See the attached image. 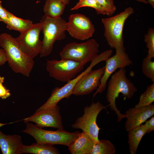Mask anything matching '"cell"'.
Segmentation results:
<instances>
[{
    "mask_svg": "<svg viewBox=\"0 0 154 154\" xmlns=\"http://www.w3.org/2000/svg\"><path fill=\"white\" fill-rule=\"evenodd\" d=\"M0 46L5 50L7 62L12 70L15 73L29 77L33 67L34 61L22 51L15 38L6 33L1 34Z\"/></svg>",
    "mask_w": 154,
    "mask_h": 154,
    "instance_id": "cell-1",
    "label": "cell"
},
{
    "mask_svg": "<svg viewBox=\"0 0 154 154\" xmlns=\"http://www.w3.org/2000/svg\"><path fill=\"white\" fill-rule=\"evenodd\" d=\"M137 91V89L133 84L127 78L125 68L119 69L111 76L108 82L106 98L111 110L114 111L117 115L118 122L123 118H126L127 116L121 114L117 108L116 99L120 93L127 99H130Z\"/></svg>",
    "mask_w": 154,
    "mask_h": 154,
    "instance_id": "cell-2",
    "label": "cell"
},
{
    "mask_svg": "<svg viewBox=\"0 0 154 154\" xmlns=\"http://www.w3.org/2000/svg\"><path fill=\"white\" fill-rule=\"evenodd\" d=\"M40 23L44 35L40 54L42 57L47 56L51 53L56 41L65 38L67 22L61 17L53 18L44 15Z\"/></svg>",
    "mask_w": 154,
    "mask_h": 154,
    "instance_id": "cell-3",
    "label": "cell"
},
{
    "mask_svg": "<svg viewBox=\"0 0 154 154\" xmlns=\"http://www.w3.org/2000/svg\"><path fill=\"white\" fill-rule=\"evenodd\" d=\"M134 12L133 9L129 7L114 16L102 19L104 36L110 48L125 49L123 37L124 26L126 20Z\"/></svg>",
    "mask_w": 154,
    "mask_h": 154,
    "instance_id": "cell-4",
    "label": "cell"
},
{
    "mask_svg": "<svg viewBox=\"0 0 154 154\" xmlns=\"http://www.w3.org/2000/svg\"><path fill=\"white\" fill-rule=\"evenodd\" d=\"M25 129L22 131L32 136L37 143L61 145L69 147L80 132H68L64 129L55 131L43 129L36 125L26 123Z\"/></svg>",
    "mask_w": 154,
    "mask_h": 154,
    "instance_id": "cell-5",
    "label": "cell"
},
{
    "mask_svg": "<svg viewBox=\"0 0 154 154\" xmlns=\"http://www.w3.org/2000/svg\"><path fill=\"white\" fill-rule=\"evenodd\" d=\"M99 45L94 39L80 43L74 42L66 45L60 52L61 59L69 60L85 65L98 55Z\"/></svg>",
    "mask_w": 154,
    "mask_h": 154,
    "instance_id": "cell-6",
    "label": "cell"
},
{
    "mask_svg": "<svg viewBox=\"0 0 154 154\" xmlns=\"http://www.w3.org/2000/svg\"><path fill=\"white\" fill-rule=\"evenodd\" d=\"M107 106L102 104L99 101L93 102L90 106L85 107L84 113L79 117L71 125L75 129H80L91 137L96 142L98 141V134L100 128L96 123L97 116L103 109H106Z\"/></svg>",
    "mask_w": 154,
    "mask_h": 154,
    "instance_id": "cell-7",
    "label": "cell"
},
{
    "mask_svg": "<svg viewBox=\"0 0 154 154\" xmlns=\"http://www.w3.org/2000/svg\"><path fill=\"white\" fill-rule=\"evenodd\" d=\"M84 65L69 60H47L46 69L50 77L60 81L67 82L75 78L83 69Z\"/></svg>",
    "mask_w": 154,
    "mask_h": 154,
    "instance_id": "cell-8",
    "label": "cell"
},
{
    "mask_svg": "<svg viewBox=\"0 0 154 154\" xmlns=\"http://www.w3.org/2000/svg\"><path fill=\"white\" fill-rule=\"evenodd\" d=\"M41 30L40 23L33 24L30 28L20 33L19 35L15 38L22 51L33 59L41 51L42 43L39 39V35Z\"/></svg>",
    "mask_w": 154,
    "mask_h": 154,
    "instance_id": "cell-9",
    "label": "cell"
},
{
    "mask_svg": "<svg viewBox=\"0 0 154 154\" xmlns=\"http://www.w3.org/2000/svg\"><path fill=\"white\" fill-rule=\"evenodd\" d=\"M66 31L72 38L84 40L92 37L95 29L89 17L82 14L76 13L70 15Z\"/></svg>",
    "mask_w": 154,
    "mask_h": 154,
    "instance_id": "cell-10",
    "label": "cell"
},
{
    "mask_svg": "<svg viewBox=\"0 0 154 154\" xmlns=\"http://www.w3.org/2000/svg\"><path fill=\"white\" fill-rule=\"evenodd\" d=\"M116 54L108 58L105 61L104 74L100 81V85L93 95V99L98 93L101 94L106 89L108 80L116 70L125 68L133 64V62L125 52V49H116Z\"/></svg>",
    "mask_w": 154,
    "mask_h": 154,
    "instance_id": "cell-11",
    "label": "cell"
},
{
    "mask_svg": "<svg viewBox=\"0 0 154 154\" xmlns=\"http://www.w3.org/2000/svg\"><path fill=\"white\" fill-rule=\"evenodd\" d=\"M26 123L32 121L41 128L52 127L58 129H64L60 109L57 105L55 108L36 111L31 116L23 119Z\"/></svg>",
    "mask_w": 154,
    "mask_h": 154,
    "instance_id": "cell-12",
    "label": "cell"
},
{
    "mask_svg": "<svg viewBox=\"0 0 154 154\" xmlns=\"http://www.w3.org/2000/svg\"><path fill=\"white\" fill-rule=\"evenodd\" d=\"M105 66L95 70L91 69L78 80L74 87L72 94L83 96L89 94L96 90L104 72Z\"/></svg>",
    "mask_w": 154,
    "mask_h": 154,
    "instance_id": "cell-13",
    "label": "cell"
},
{
    "mask_svg": "<svg viewBox=\"0 0 154 154\" xmlns=\"http://www.w3.org/2000/svg\"><path fill=\"white\" fill-rule=\"evenodd\" d=\"M127 120L125 123L126 130L128 131L136 128L154 114V105L137 108H130L125 112Z\"/></svg>",
    "mask_w": 154,
    "mask_h": 154,
    "instance_id": "cell-14",
    "label": "cell"
},
{
    "mask_svg": "<svg viewBox=\"0 0 154 154\" xmlns=\"http://www.w3.org/2000/svg\"><path fill=\"white\" fill-rule=\"evenodd\" d=\"M100 61L99 58H95L91 61L90 64L86 69L76 77L67 82L62 87L54 88L53 90V94L55 99L59 101L64 98H68L72 94L73 90L78 80Z\"/></svg>",
    "mask_w": 154,
    "mask_h": 154,
    "instance_id": "cell-15",
    "label": "cell"
},
{
    "mask_svg": "<svg viewBox=\"0 0 154 154\" xmlns=\"http://www.w3.org/2000/svg\"><path fill=\"white\" fill-rule=\"evenodd\" d=\"M96 142L88 134L80 132L68 147V150L72 154H90Z\"/></svg>",
    "mask_w": 154,
    "mask_h": 154,
    "instance_id": "cell-16",
    "label": "cell"
},
{
    "mask_svg": "<svg viewBox=\"0 0 154 154\" xmlns=\"http://www.w3.org/2000/svg\"><path fill=\"white\" fill-rule=\"evenodd\" d=\"M23 144L19 135H6L0 130V148L3 154H20Z\"/></svg>",
    "mask_w": 154,
    "mask_h": 154,
    "instance_id": "cell-17",
    "label": "cell"
},
{
    "mask_svg": "<svg viewBox=\"0 0 154 154\" xmlns=\"http://www.w3.org/2000/svg\"><path fill=\"white\" fill-rule=\"evenodd\" d=\"M51 144L44 143H33L31 145H23L20 151V154L29 153L33 154H59L58 149Z\"/></svg>",
    "mask_w": 154,
    "mask_h": 154,
    "instance_id": "cell-18",
    "label": "cell"
},
{
    "mask_svg": "<svg viewBox=\"0 0 154 154\" xmlns=\"http://www.w3.org/2000/svg\"><path fill=\"white\" fill-rule=\"evenodd\" d=\"M127 132L129 152L131 154H135L142 138L147 133V129L144 124H141Z\"/></svg>",
    "mask_w": 154,
    "mask_h": 154,
    "instance_id": "cell-19",
    "label": "cell"
},
{
    "mask_svg": "<svg viewBox=\"0 0 154 154\" xmlns=\"http://www.w3.org/2000/svg\"><path fill=\"white\" fill-rule=\"evenodd\" d=\"M66 5L62 0H46L43 7L44 15L53 18L61 17Z\"/></svg>",
    "mask_w": 154,
    "mask_h": 154,
    "instance_id": "cell-20",
    "label": "cell"
},
{
    "mask_svg": "<svg viewBox=\"0 0 154 154\" xmlns=\"http://www.w3.org/2000/svg\"><path fill=\"white\" fill-rule=\"evenodd\" d=\"M6 12L8 17L6 27L9 30H15L21 33L29 29L33 25L30 20L18 18L7 10Z\"/></svg>",
    "mask_w": 154,
    "mask_h": 154,
    "instance_id": "cell-21",
    "label": "cell"
},
{
    "mask_svg": "<svg viewBox=\"0 0 154 154\" xmlns=\"http://www.w3.org/2000/svg\"><path fill=\"white\" fill-rule=\"evenodd\" d=\"M116 149L109 140L99 139L96 142L90 154H115Z\"/></svg>",
    "mask_w": 154,
    "mask_h": 154,
    "instance_id": "cell-22",
    "label": "cell"
},
{
    "mask_svg": "<svg viewBox=\"0 0 154 154\" xmlns=\"http://www.w3.org/2000/svg\"><path fill=\"white\" fill-rule=\"evenodd\" d=\"M154 101V82L148 86L140 95L138 103L135 106L137 108L150 105Z\"/></svg>",
    "mask_w": 154,
    "mask_h": 154,
    "instance_id": "cell-23",
    "label": "cell"
},
{
    "mask_svg": "<svg viewBox=\"0 0 154 154\" xmlns=\"http://www.w3.org/2000/svg\"><path fill=\"white\" fill-rule=\"evenodd\" d=\"M84 7H92L95 9L97 14L106 15L104 8L96 0H79L70 10L76 11Z\"/></svg>",
    "mask_w": 154,
    "mask_h": 154,
    "instance_id": "cell-24",
    "label": "cell"
},
{
    "mask_svg": "<svg viewBox=\"0 0 154 154\" xmlns=\"http://www.w3.org/2000/svg\"><path fill=\"white\" fill-rule=\"evenodd\" d=\"M142 71L146 77L154 82V61L152 58L146 56L143 58L142 64Z\"/></svg>",
    "mask_w": 154,
    "mask_h": 154,
    "instance_id": "cell-25",
    "label": "cell"
},
{
    "mask_svg": "<svg viewBox=\"0 0 154 154\" xmlns=\"http://www.w3.org/2000/svg\"><path fill=\"white\" fill-rule=\"evenodd\" d=\"M144 41L146 43L148 52L146 56L152 58L154 57V29H149L147 33L145 35Z\"/></svg>",
    "mask_w": 154,
    "mask_h": 154,
    "instance_id": "cell-26",
    "label": "cell"
},
{
    "mask_svg": "<svg viewBox=\"0 0 154 154\" xmlns=\"http://www.w3.org/2000/svg\"><path fill=\"white\" fill-rule=\"evenodd\" d=\"M106 11V15L110 16L115 12L116 7L113 0H96Z\"/></svg>",
    "mask_w": 154,
    "mask_h": 154,
    "instance_id": "cell-27",
    "label": "cell"
},
{
    "mask_svg": "<svg viewBox=\"0 0 154 154\" xmlns=\"http://www.w3.org/2000/svg\"><path fill=\"white\" fill-rule=\"evenodd\" d=\"M5 78L0 76V98L5 100L9 97L11 95L10 90L7 89L3 85Z\"/></svg>",
    "mask_w": 154,
    "mask_h": 154,
    "instance_id": "cell-28",
    "label": "cell"
},
{
    "mask_svg": "<svg viewBox=\"0 0 154 154\" xmlns=\"http://www.w3.org/2000/svg\"><path fill=\"white\" fill-rule=\"evenodd\" d=\"M7 10L3 8L2 5V1H0V21L6 24L8 21Z\"/></svg>",
    "mask_w": 154,
    "mask_h": 154,
    "instance_id": "cell-29",
    "label": "cell"
},
{
    "mask_svg": "<svg viewBox=\"0 0 154 154\" xmlns=\"http://www.w3.org/2000/svg\"><path fill=\"white\" fill-rule=\"evenodd\" d=\"M144 125L147 129V133H149L154 130V117H152L149 120L145 121Z\"/></svg>",
    "mask_w": 154,
    "mask_h": 154,
    "instance_id": "cell-30",
    "label": "cell"
},
{
    "mask_svg": "<svg viewBox=\"0 0 154 154\" xmlns=\"http://www.w3.org/2000/svg\"><path fill=\"white\" fill-rule=\"evenodd\" d=\"M7 62V58L5 50L0 48V66L3 65Z\"/></svg>",
    "mask_w": 154,
    "mask_h": 154,
    "instance_id": "cell-31",
    "label": "cell"
},
{
    "mask_svg": "<svg viewBox=\"0 0 154 154\" xmlns=\"http://www.w3.org/2000/svg\"><path fill=\"white\" fill-rule=\"evenodd\" d=\"M139 2H142L145 4H147L148 2L146 0H135Z\"/></svg>",
    "mask_w": 154,
    "mask_h": 154,
    "instance_id": "cell-32",
    "label": "cell"
},
{
    "mask_svg": "<svg viewBox=\"0 0 154 154\" xmlns=\"http://www.w3.org/2000/svg\"><path fill=\"white\" fill-rule=\"evenodd\" d=\"M148 3H149L153 7L154 6V0H148L147 1Z\"/></svg>",
    "mask_w": 154,
    "mask_h": 154,
    "instance_id": "cell-33",
    "label": "cell"
},
{
    "mask_svg": "<svg viewBox=\"0 0 154 154\" xmlns=\"http://www.w3.org/2000/svg\"><path fill=\"white\" fill-rule=\"evenodd\" d=\"M66 4V5L68 4L69 3L70 1L71 0H62Z\"/></svg>",
    "mask_w": 154,
    "mask_h": 154,
    "instance_id": "cell-34",
    "label": "cell"
}]
</instances>
